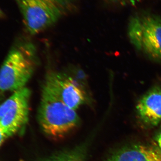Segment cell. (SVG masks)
Listing matches in <instances>:
<instances>
[{
  "label": "cell",
  "mask_w": 161,
  "mask_h": 161,
  "mask_svg": "<svg viewBox=\"0 0 161 161\" xmlns=\"http://www.w3.org/2000/svg\"><path fill=\"white\" fill-rule=\"evenodd\" d=\"M38 119L43 132L53 138H60L78 126L80 118L45 84L43 85Z\"/></svg>",
  "instance_id": "obj_2"
},
{
  "label": "cell",
  "mask_w": 161,
  "mask_h": 161,
  "mask_svg": "<svg viewBox=\"0 0 161 161\" xmlns=\"http://www.w3.org/2000/svg\"><path fill=\"white\" fill-rule=\"evenodd\" d=\"M9 138L8 136L6 135L4 130L0 126V147L2 146V144L4 143L6 139Z\"/></svg>",
  "instance_id": "obj_10"
},
{
  "label": "cell",
  "mask_w": 161,
  "mask_h": 161,
  "mask_svg": "<svg viewBox=\"0 0 161 161\" xmlns=\"http://www.w3.org/2000/svg\"><path fill=\"white\" fill-rule=\"evenodd\" d=\"M4 15V14H3V12L2 11V10H1V9H0V18L3 17Z\"/></svg>",
  "instance_id": "obj_14"
},
{
  "label": "cell",
  "mask_w": 161,
  "mask_h": 161,
  "mask_svg": "<svg viewBox=\"0 0 161 161\" xmlns=\"http://www.w3.org/2000/svg\"><path fill=\"white\" fill-rule=\"evenodd\" d=\"M136 110L145 123L158 125L161 121V86L153 87L145 93L137 102Z\"/></svg>",
  "instance_id": "obj_7"
},
{
  "label": "cell",
  "mask_w": 161,
  "mask_h": 161,
  "mask_svg": "<svg viewBox=\"0 0 161 161\" xmlns=\"http://www.w3.org/2000/svg\"><path fill=\"white\" fill-rule=\"evenodd\" d=\"M4 96L3 92H0V104L4 100Z\"/></svg>",
  "instance_id": "obj_13"
},
{
  "label": "cell",
  "mask_w": 161,
  "mask_h": 161,
  "mask_svg": "<svg viewBox=\"0 0 161 161\" xmlns=\"http://www.w3.org/2000/svg\"><path fill=\"white\" fill-rule=\"evenodd\" d=\"M104 161H161V150L147 145H132L116 151Z\"/></svg>",
  "instance_id": "obj_8"
},
{
  "label": "cell",
  "mask_w": 161,
  "mask_h": 161,
  "mask_svg": "<svg viewBox=\"0 0 161 161\" xmlns=\"http://www.w3.org/2000/svg\"><path fill=\"white\" fill-rule=\"evenodd\" d=\"M157 142L159 147V149L161 150V133L158 136Z\"/></svg>",
  "instance_id": "obj_12"
},
{
  "label": "cell",
  "mask_w": 161,
  "mask_h": 161,
  "mask_svg": "<svg viewBox=\"0 0 161 161\" xmlns=\"http://www.w3.org/2000/svg\"><path fill=\"white\" fill-rule=\"evenodd\" d=\"M31 95L30 90L24 87L0 104V126L8 137L16 134L28 122Z\"/></svg>",
  "instance_id": "obj_4"
},
{
  "label": "cell",
  "mask_w": 161,
  "mask_h": 161,
  "mask_svg": "<svg viewBox=\"0 0 161 161\" xmlns=\"http://www.w3.org/2000/svg\"><path fill=\"white\" fill-rule=\"evenodd\" d=\"M140 29L139 51L161 62V18L153 14L136 15Z\"/></svg>",
  "instance_id": "obj_6"
},
{
  "label": "cell",
  "mask_w": 161,
  "mask_h": 161,
  "mask_svg": "<svg viewBox=\"0 0 161 161\" xmlns=\"http://www.w3.org/2000/svg\"><path fill=\"white\" fill-rule=\"evenodd\" d=\"M111 2H114V3H133V2H136L137 1H140V0H108Z\"/></svg>",
  "instance_id": "obj_11"
},
{
  "label": "cell",
  "mask_w": 161,
  "mask_h": 161,
  "mask_svg": "<svg viewBox=\"0 0 161 161\" xmlns=\"http://www.w3.org/2000/svg\"><path fill=\"white\" fill-rule=\"evenodd\" d=\"M87 152L86 144L54 153L39 161H85Z\"/></svg>",
  "instance_id": "obj_9"
},
{
  "label": "cell",
  "mask_w": 161,
  "mask_h": 161,
  "mask_svg": "<svg viewBox=\"0 0 161 161\" xmlns=\"http://www.w3.org/2000/svg\"><path fill=\"white\" fill-rule=\"evenodd\" d=\"M44 84L67 106L75 111L86 102V94L82 88L67 75L56 72L50 73Z\"/></svg>",
  "instance_id": "obj_5"
},
{
  "label": "cell",
  "mask_w": 161,
  "mask_h": 161,
  "mask_svg": "<svg viewBox=\"0 0 161 161\" xmlns=\"http://www.w3.org/2000/svg\"><path fill=\"white\" fill-rule=\"evenodd\" d=\"M30 34L53 26L75 7L76 0H15Z\"/></svg>",
  "instance_id": "obj_3"
},
{
  "label": "cell",
  "mask_w": 161,
  "mask_h": 161,
  "mask_svg": "<svg viewBox=\"0 0 161 161\" xmlns=\"http://www.w3.org/2000/svg\"><path fill=\"white\" fill-rule=\"evenodd\" d=\"M37 63L36 49L27 42L12 47L0 68V92L23 88L31 78Z\"/></svg>",
  "instance_id": "obj_1"
}]
</instances>
